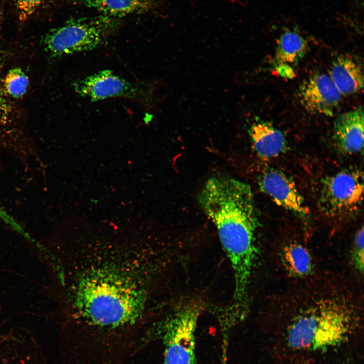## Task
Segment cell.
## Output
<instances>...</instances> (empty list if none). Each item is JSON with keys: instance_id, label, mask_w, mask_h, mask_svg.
Listing matches in <instances>:
<instances>
[{"instance_id": "4", "label": "cell", "mask_w": 364, "mask_h": 364, "mask_svg": "<svg viewBox=\"0 0 364 364\" xmlns=\"http://www.w3.org/2000/svg\"><path fill=\"white\" fill-rule=\"evenodd\" d=\"M203 310L198 300L188 301L152 325L147 335L160 337L164 347L163 364H196L195 334Z\"/></svg>"}, {"instance_id": "18", "label": "cell", "mask_w": 364, "mask_h": 364, "mask_svg": "<svg viewBox=\"0 0 364 364\" xmlns=\"http://www.w3.org/2000/svg\"><path fill=\"white\" fill-rule=\"evenodd\" d=\"M363 228L359 229L354 236L351 251V260L352 266L361 275L364 269L363 254Z\"/></svg>"}, {"instance_id": "13", "label": "cell", "mask_w": 364, "mask_h": 364, "mask_svg": "<svg viewBox=\"0 0 364 364\" xmlns=\"http://www.w3.org/2000/svg\"><path fill=\"white\" fill-rule=\"evenodd\" d=\"M249 134L256 153L263 159L277 157L286 149L284 134L268 121L254 123L249 129Z\"/></svg>"}, {"instance_id": "12", "label": "cell", "mask_w": 364, "mask_h": 364, "mask_svg": "<svg viewBox=\"0 0 364 364\" xmlns=\"http://www.w3.org/2000/svg\"><path fill=\"white\" fill-rule=\"evenodd\" d=\"M328 74L342 95L353 94L363 88L362 65L348 55L337 57L332 62Z\"/></svg>"}, {"instance_id": "1", "label": "cell", "mask_w": 364, "mask_h": 364, "mask_svg": "<svg viewBox=\"0 0 364 364\" xmlns=\"http://www.w3.org/2000/svg\"><path fill=\"white\" fill-rule=\"evenodd\" d=\"M83 230L56 242L57 299L68 326L95 337L133 335L156 311L165 248L142 230Z\"/></svg>"}, {"instance_id": "9", "label": "cell", "mask_w": 364, "mask_h": 364, "mask_svg": "<svg viewBox=\"0 0 364 364\" xmlns=\"http://www.w3.org/2000/svg\"><path fill=\"white\" fill-rule=\"evenodd\" d=\"M259 186L260 190L279 206L300 217L309 214L294 181L282 171L276 169L266 170L259 178Z\"/></svg>"}, {"instance_id": "8", "label": "cell", "mask_w": 364, "mask_h": 364, "mask_svg": "<svg viewBox=\"0 0 364 364\" xmlns=\"http://www.w3.org/2000/svg\"><path fill=\"white\" fill-rule=\"evenodd\" d=\"M342 95L329 74L315 73L303 82L298 91L301 104L309 113L333 115Z\"/></svg>"}, {"instance_id": "19", "label": "cell", "mask_w": 364, "mask_h": 364, "mask_svg": "<svg viewBox=\"0 0 364 364\" xmlns=\"http://www.w3.org/2000/svg\"><path fill=\"white\" fill-rule=\"evenodd\" d=\"M10 113V105L0 86V129L9 123Z\"/></svg>"}, {"instance_id": "20", "label": "cell", "mask_w": 364, "mask_h": 364, "mask_svg": "<svg viewBox=\"0 0 364 364\" xmlns=\"http://www.w3.org/2000/svg\"><path fill=\"white\" fill-rule=\"evenodd\" d=\"M275 68L278 74L286 78H292L295 76V72L292 66L288 65H277Z\"/></svg>"}, {"instance_id": "2", "label": "cell", "mask_w": 364, "mask_h": 364, "mask_svg": "<svg viewBox=\"0 0 364 364\" xmlns=\"http://www.w3.org/2000/svg\"><path fill=\"white\" fill-rule=\"evenodd\" d=\"M278 309L288 317L287 343L295 350H327L345 342L359 326L360 296L348 284L331 278L303 279Z\"/></svg>"}, {"instance_id": "14", "label": "cell", "mask_w": 364, "mask_h": 364, "mask_svg": "<svg viewBox=\"0 0 364 364\" xmlns=\"http://www.w3.org/2000/svg\"><path fill=\"white\" fill-rule=\"evenodd\" d=\"M280 257L284 268L291 277L304 279L313 275L314 263L306 247L296 242H290L282 247Z\"/></svg>"}, {"instance_id": "15", "label": "cell", "mask_w": 364, "mask_h": 364, "mask_svg": "<svg viewBox=\"0 0 364 364\" xmlns=\"http://www.w3.org/2000/svg\"><path fill=\"white\" fill-rule=\"evenodd\" d=\"M307 40L298 32L287 30L282 32L277 41L275 64H297L307 52ZM275 65V66H276Z\"/></svg>"}, {"instance_id": "3", "label": "cell", "mask_w": 364, "mask_h": 364, "mask_svg": "<svg viewBox=\"0 0 364 364\" xmlns=\"http://www.w3.org/2000/svg\"><path fill=\"white\" fill-rule=\"evenodd\" d=\"M198 200L217 229L234 280L248 281L257 256L256 234L259 226L251 187L228 176H214L204 184Z\"/></svg>"}, {"instance_id": "7", "label": "cell", "mask_w": 364, "mask_h": 364, "mask_svg": "<svg viewBox=\"0 0 364 364\" xmlns=\"http://www.w3.org/2000/svg\"><path fill=\"white\" fill-rule=\"evenodd\" d=\"M72 85L75 92L92 101L123 97L145 102L148 93L142 85L129 81L110 70H103L74 80Z\"/></svg>"}, {"instance_id": "16", "label": "cell", "mask_w": 364, "mask_h": 364, "mask_svg": "<svg viewBox=\"0 0 364 364\" xmlns=\"http://www.w3.org/2000/svg\"><path fill=\"white\" fill-rule=\"evenodd\" d=\"M4 87L10 96L20 98L26 93L29 85L28 76L20 68L9 71L4 79Z\"/></svg>"}, {"instance_id": "11", "label": "cell", "mask_w": 364, "mask_h": 364, "mask_svg": "<svg viewBox=\"0 0 364 364\" xmlns=\"http://www.w3.org/2000/svg\"><path fill=\"white\" fill-rule=\"evenodd\" d=\"M78 5L94 9L100 15L118 19L132 14L153 12L163 4V0H75Z\"/></svg>"}, {"instance_id": "5", "label": "cell", "mask_w": 364, "mask_h": 364, "mask_svg": "<svg viewBox=\"0 0 364 364\" xmlns=\"http://www.w3.org/2000/svg\"><path fill=\"white\" fill-rule=\"evenodd\" d=\"M118 19L104 15L72 19L53 28L42 39L46 51L53 57L93 50L115 31Z\"/></svg>"}, {"instance_id": "10", "label": "cell", "mask_w": 364, "mask_h": 364, "mask_svg": "<svg viewBox=\"0 0 364 364\" xmlns=\"http://www.w3.org/2000/svg\"><path fill=\"white\" fill-rule=\"evenodd\" d=\"M363 115L361 106L337 117L333 139L336 148L347 154L357 153L363 146Z\"/></svg>"}, {"instance_id": "17", "label": "cell", "mask_w": 364, "mask_h": 364, "mask_svg": "<svg viewBox=\"0 0 364 364\" xmlns=\"http://www.w3.org/2000/svg\"><path fill=\"white\" fill-rule=\"evenodd\" d=\"M20 20H27L52 0H12Z\"/></svg>"}, {"instance_id": "6", "label": "cell", "mask_w": 364, "mask_h": 364, "mask_svg": "<svg viewBox=\"0 0 364 364\" xmlns=\"http://www.w3.org/2000/svg\"><path fill=\"white\" fill-rule=\"evenodd\" d=\"M363 174L345 169L326 176L322 181L319 207L326 216L341 218L355 213L363 200Z\"/></svg>"}]
</instances>
